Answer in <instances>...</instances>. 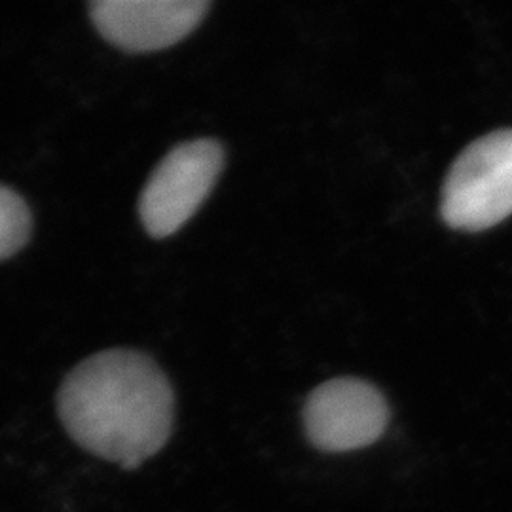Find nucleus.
Wrapping results in <instances>:
<instances>
[{
	"instance_id": "nucleus-6",
	"label": "nucleus",
	"mask_w": 512,
	"mask_h": 512,
	"mask_svg": "<svg viewBox=\"0 0 512 512\" xmlns=\"http://www.w3.org/2000/svg\"><path fill=\"white\" fill-rule=\"evenodd\" d=\"M33 219L25 200L0 184V260L19 253L31 236Z\"/></svg>"
},
{
	"instance_id": "nucleus-2",
	"label": "nucleus",
	"mask_w": 512,
	"mask_h": 512,
	"mask_svg": "<svg viewBox=\"0 0 512 512\" xmlns=\"http://www.w3.org/2000/svg\"><path fill=\"white\" fill-rule=\"evenodd\" d=\"M440 215L463 232H482L512 215V129L471 143L450 167Z\"/></svg>"
},
{
	"instance_id": "nucleus-1",
	"label": "nucleus",
	"mask_w": 512,
	"mask_h": 512,
	"mask_svg": "<svg viewBox=\"0 0 512 512\" xmlns=\"http://www.w3.org/2000/svg\"><path fill=\"white\" fill-rule=\"evenodd\" d=\"M57 412L78 446L135 469L171 437L175 395L150 357L107 349L69 372L57 393Z\"/></svg>"
},
{
	"instance_id": "nucleus-3",
	"label": "nucleus",
	"mask_w": 512,
	"mask_h": 512,
	"mask_svg": "<svg viewBox=\"0 0 512 512\" xmlns=\"http://www.w3.org/2000/svg\"><path fill=\"white\" fill-rule=\"evenodd\" d=\"M222 165L224 152L213 139L188 141L167 152L139 200V217L148 234L162 239L179 232L202 207Z\"/></svg>"
},
{
	"instance_id": "nucleus-4",
	"label": "nucleus",
	"mask_w": 512,
	"mask_h": 512,
	"mask_svg": "<svg viewBox=\"0 0 512 512\" xmlns=\"http://www.w3.org/2000/svg\"><path fill=\"white\" fill-rule=\"evenodd\" d=\"M302 418L311 446L340 454L380 439L389 423V406L376 385L359 378H334L311 391Z\"/></svg>"
},
{
	"instance_id": "nucleus-5",
	"label": "nucleus",
	"mask_w": 512,
	"mask_h": 512,
	"mask_svg": "<svg viewBox=\"0 0 512 512\" xmlns=\"http://www.w3.org/2000/svg\"><path fill=\"white\" fill-rule=\"evenodd\" d=\"M209 0H93L95 29L116 48L147 54L169 48L202 23Z\"/></svg>"
}]
</instances>
